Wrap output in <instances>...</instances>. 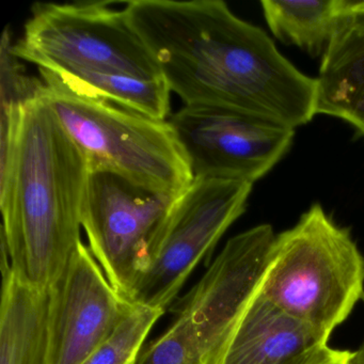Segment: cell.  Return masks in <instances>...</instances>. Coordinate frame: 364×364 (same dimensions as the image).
Wrapping results in <instances>:
<instances>
[{
	"instance_id": "cell-1",
	"label": "cell",
	"mask_w": 364,
	"mask_h": 364,
	"mask_svg": "<svg viewBox=\"0 0 364 364\" xmlns=\"http://www.w3.org/2000/svg\"><path fill=\"white\" fill-rule=\"evenodd\" d=\"M125 12L184 106L255 114L295 129L316 114V78L221 0H132Z\"/></svg>"
},
{
	"instance_id": "cell-2",
	"label": "cell",
	"mask_w": 364,
	"mask_h": 364,
	"mask_svg": "<svg viewBox=\"0 0 364 364\" xmlns=\"http://www.w3.org/2000/svg\"><path fill=\"white\" fill-rule=\"evenodd\" d=\"M89 167L43 95L0 112L1 244L23 283L50 291L82 242Z\"/></svg>"
},
{
	"instance_id": "cell-3",
	"label": "cell",
	"mask_w": 364,
	"mask_h": 364,
	"mask_svg": "<svg viewBox=\"0 0 364 364\" xmlns=\"http://www.w3.org/2000/svg\"><path fill=\"white\" fill-rule=\"evenodd\" d=\"M43 99L80 148L89 171H107L176 198L193 182L188 161L169 121L72 90L40 71Z\"/></svg>"
},
{
	"instance_id": "cell-4",
	"label": "cell",
	"mask_w": 364,
	"mask_h": 364,
	"mask_svg": "<svg viewBox=\"0 0 364 364\" xmlns=\"http://www.w3.org/2000/svg\"><path fill=\"white\" fill-rule=\"evenodd\" d=\"M261 291L268 300L331 336L364 299V257L350 232L313 204L276 235Z\"/></svg>"
},
{
	"instance_id": "cell-5",
	"label": "cell",
	"mask_w": 364,
	"mask_h": 364,
	"mask_svg": "<svg viewBox=\"0 0 364 364\" xmlns=\"http://www.w3.org/2000/svg\"><path fill=\"white\" fill-rule=\"evenodd\" d=\"M14 52L73 90L109 77L164 80L124 8L105 1L36 4Z\"/></svg>"
},
{
	"instance_id": "cell-6",
	"label": "cell",
	"mask_w": 364,
	"mask_h": 364,
	"mask_svg": "<svg viewBox=\"0 0 364 364\" xmlns=\"http://www.w3.org/2000/svg\"><path fill=\"white\" fill-rule=\"evenodd\" d=\"M274 235L259 225L232 237L201 280L176 306V319L136 364H199L259 289Z\"/></svg>"
},
{
	"instance_id": "cell-7",
	"label": "cell",
	"mask_w": 364,
	"mask_h": 364,
	"mask_svg": "<svg viewBox=\"0 0 364 364\" xmlns=\"http://www.w3.org/2000/svg\"><path fill=\"white\" fill-rule=\"evenodd\" d=\"M250 183L193 178L172 201L150 247V263L129 302L166 309L196 266L212 252L227 230L244 214Z\"/></svg>"
},
{
	"instance_id": "cell-8",
	"label": "cell",
	"mask_w": 364,
	"mask_h": 364,
	"mask_svg": "<svg viewBox=\"0 0 364 364\" xmlns=\"http://www.w3.org/2000/svg\"><path fill=\"white\" fill-rule=\"evenodd\" d=\"M174 199L112 172L89 171L82 225L91 252L127 301L148 268L153 236Z\"/></svg>"
},
{
	"instance_id": "cell-9",
	"label": "cell",
	"mask_w": 364,
	"mask_h": 364,
	"mask_svg": "<svg viewBox=\"0 0 364 364\" xmlns=\"http://www.w3.org/2000/svg\"><path fill=\"white\" fill-rule=\"evenodd\" d=\"M169 123L193 178L252 185L285 156L295 136L281 123L210 106H183Z\"/></svg>"
},
{
	"instance_id": "cell-10",
	"label": "cell",
	"mask_w": 364,
	"mask_h": 364,
	"mask_svg": "<svg viewBox=\"0 0 364 364\" xmlns=\"http://www.w3.org/2000/svg\"><path fill=\"white\" fill-rule=\"evenodd\" d=\"M48 295V364H82L134 306L82 242Z\"/></svg>"
},
{
	"instance_id": "cell-11",
	"label": "cell",
	"mask_w": 364,
	"mask_h": 364,
	"mask_svg": "<svg viewBox=\"0 0 364 364\" xmlns=\"http://www.w3.org/2000/svg\"><path fill=\"white\" fill-rule=\"evenodd\" d=\"M329 340L272 304L259 285L199 364H314L329 353Z\"/></svg>"
},
{
	"instance_id": "cell-12",
	"label": "cell",
	"mask_w": 364,
	"mask_h": 364,
	"mask_svg": "<svg viewBox=\"0 0 364 364\" xmlns=\"http://www.w3.org/2000/svg\"><path fill=\"white\" fill-rule=\"evenodd\" d=\"M346 21L323 56L316 78V114L342 119L364 136V31Z\"/></svg>"
},
{
	"instance_id": "cell-13",
	"label": "cell",
	"mask_w": 364,
	"mask_h": 364,
	"mask_svg": "<svg viewBox=\"0 0 364 364\" xmlns=\"http://www.w3.org/2000/svg\"><path fill=\"white\" fill-rule=\"evenodd\" d=\"M48 291L3 276L0 364H48Z\"/></svg>"
},
{
	"instance_id": "cell-14",
	"label": "cell",
	"mask_w": 364,
	"mask_h": 364,
	"mask_svg": "<svg viewBox=\"0 0 364 364\" xmlns=\"http://www.w3.org/2000/svg\"><path fill=\"white\" fill-rule=\"evenodd\" d=\"M266 23L274 37L310 56H323L336 31L348 18L353 1H261Z\"/></svg>"
},
{
	"instance_id": "cell-15",
	"label": "cell",
	"mask_w": 364,
	"mask_h": 364,
	"mask_svg": "<svg viewBox=\"0 0 364 364\" xmlns=\"http://www.w3.org/2000/svg\"><path fill=\"white\" fill-rule=\"evenodd\" d=\"M165 311L134 304L109 338L82 364H136L146 336Z\"/></svg>"
},
{
	"instance_id": "cell-16",
	"label": "cell",
	"mask_w": 364,
	"mask_h": 364,
	"mask_svg": "<svg viewBox=\"0 0 364 364\" xmlns=\"http://www.w3.org/2000/svg\"><path fill=\"white\" fill-rule=\"evenodd\" d=\"M10 27H6L1 39L0 57V109L21 107L43 95V80L27 75L14 52Z\"/></svg>"
},
{
	"instance_id": "cell-17",
	"label": "cell",
	"mask_w": 364,
	"mask_h": 364,
	"mask_svg": "<svg viewBox=\"0 0 364 364\" xmlns=\"http://www.w3.org/2000/svg\"><path fill=\"white\" fill-rule=\"evenodd\" d=\"M346 22L349 26L364 31V1H353Z\"/></svg>"
},
{
	"instance_id": "cell-18",
	"label": "cell",
	"mask_w": 364,
	"mask_h": 364,
	"mask_svg": "<svg viewBox=\"0 0 364 364\" xmlns=\"http://www.w3.org/2000/svg\"><path fill=\"white\" fill-rule=\"evenodd\" d=\"M351 351L342 349H330L329 353L314 364H349Z\"/></svg>"
},
{
	"instance_id": "cell-19",
	"label": "cell",
	"mask_w": 364,
	"mask_h": 364,
	"mask_svg": "<svg viewBox=\"0 0 364 364\" xmlns=\"http://www.w3.org/2000/svg\"><path fill=\"white\" fill-rule=\"evenodd\" d=\"M349 364H364V342L357 350L351 351Z\"/></svg>"
}]
</instances>
